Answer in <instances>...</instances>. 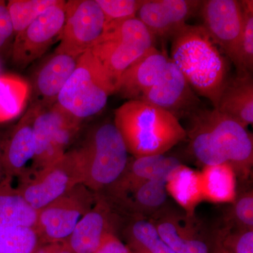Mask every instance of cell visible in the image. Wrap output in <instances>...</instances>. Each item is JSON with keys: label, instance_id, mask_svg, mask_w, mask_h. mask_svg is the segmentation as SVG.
<instances>
[{"label": "cell", "instance_id": "1", "mask_svg": "<svg viewBox=\"0 0 253 253\" xmlns=\"http://www.w3.org/2000/svg\"><path fill=\"white\" fill-rule=\"evenodd\" d=\"M186 131L195 157L204 166L228 163L246 181L253 164V139L247 128L217 109L199 110L189 116Z\"/></svg>", "mask_w": 253, "mask_h": 253}, {"label": "cell", "instance_id": "2", "mask_svg": "<svg viewBox=\"0 0 253 253\" xmlns=\"http://www.w3.org/2000/svg\"><path fill=\"white\" fill-rule=\"evenodd\" d=\"M172 40L171 60L195 93L217 109L229 81L226 56L202 25L186 24Z\"/></svg>", "mask_w": 253, "mask_h": 253}, {"label": "cell", "instance_id": "3", "mask_svg": "<svg viewBox=\"0 0 253 253\" xmlns=\"http://www.w3.org/2000/svg\"><path fill=\"white\" fill-rule=\"evenodd\" d=\"M113 123L134 158L165 154L187 136L175 116L140 99L118 108Z\"/></svg>", "mask_w": 253, "mask_h": 253}, {"label": "cell", "instance_id": "4", "mask_svg": "<svg viewBox=\"0 0 253 253\" xmlns=\"http://www.w3.org/2000/svg\"><path fill=\"white\" fill-rule=\"evenodd\" d=\"M76 150L83 171V184L95 194L114 184L129 161L124 139L112 123L95 126Z\"/></svg>", "mask_w": 253, "mask_h": 253}, {"label": "cell", "instance_id": "5", "mask_svg": "<svg viewBox=\"0 0 253 253\" xmlns=\"http://www.w3.org/2000/svg\"><path fill=\"white\" fill-rule=\"evenodd\" d=\"M115 90L114 83L107 71L88 50L80 56L77 66L61 89L56 103L73 117L83 121L104 109Z\"/></svg>", "mask_w": 253, "mask_h": 253}, {"label": "cell", "instance_id": "6", "mask_svg": "<svg viewBox=\"0 0 253 253\" xmlns=\"http://www.w3.org/2000/svg\"><path fill=\"white\" fill-rule=\"evenodd\" d=\"M154 41L144 25L134 18L106 26L104 34L90 51L116 86L126 68L154 46Z\"/></svg>", "mask_w": 253, "mask_h": 253}, {"label": "cell", "instance_id": "7", "mask_svg": "<svg viewBox=\"0 0 253 253\" xmlns=\"http://www.w3.org/2000/svg\"><path fill=\"white\" fill-rule=\"evenodd\" d=\"M17 187L32 207L39 211L83 184V171L76 149L68 151L54 163L33 172H25Z\"/></svg>", "mask_w": 253, "mask_h": 253}, {"label": "cell", "instance_id": "8", "mask_svg": "<svg viewBox=\"0 0 253 253\" xmlns=\"http://www.w3.org/2000/svg\"><path fill=\"white\" fill-rule=\"evenodd\" d=\"M96 199V194L81 184L38 211L33 229L41 244L66 241Z\"/></svg>", "mask_w": 253, "mask_h": 253}, {"label": "cell", "instance_id": "9", "mask_svg": "<svg viewBox=\"0 0 253 253\" xmlns=\"http://www.w3.org/2000/svg\"><path fill=\"white\" fill-rule=\"evenodd\" d=\"M81 122L57 103L48 107L40 106L33 125L36 151L33 171L49 166L67 152Z\"/></svg>", "mask_w": 253, "mask_h": 253}, {"label": "cell", "instance_id": "10", "mask_svg": "<svg viewBox=\"0 0 253 253\" xmlns=\"http://www.w3.org/2000/svg\"><path fill=\"white\" fill-rule=\"evenodd\" d=\"M106 19L96 0L66 2V21L57 51L81 56L104 34Z\"/></svg>", "mask_w": 253, "mask_h": 253}, {"label": "cell", "instance_id": "11", "mask_svg": "<svg viewBox=\"0 0 253 253\" xmlns=\"http://www.w3.org/2000/svg\"><path fill=\"white\" fill-rule=\"evenodd\" d=\"M66 2L58 0L36 21L15 36L11 55L16 66L26 68L34 62L60 38L66 21Z\"/></svg>", "mask_w": 253, "mask_h": 253}, {"label": "cell", "instance_id": "12", "mask_svg": "<svg viewBox=\"0 0 253 253\" xmlns=\"http://www.w3.org/2000/svg\"><path fill=\"white\" fill-rule=\"evenodd\" d=\"M202 26L213 42L236 66L243 23L241 1L206 0L199 10Z\"/></svg>", "mask_w": 253, "mask_h": 253}, {"label": "cell", "instance_id": "13", "mask_svg": "<svg viewBox=\"0 0 253 253\" xmlns=\"http://www.w3.org/2000/svg\"><path fill=\"white\" fill-rule=\"evenodd\" d=\"M139 99L168 111L177 119L189 117L201 108L198 95L170 59L158 81Z\"/></svg>", "mask_w": 253, "mask_h": 253}, {"label": "cell", "instance_id": "14", "mask_svg": "<svg viewBox=\"0 0 253 253\" xmlns=\"http://www.w3.org/2000/svg\"><path fill=\"white\" fill-rule=\"evenodd\" d=\"M78 221L66 242L72 253H94L110 234L121 231L126 219L101 195Z\"/></svg>", "mask_w": 253, "mask_h": 253}, {"label": "cell", "instance_id": "15", "mask_svg": "<svg viewBox=\"0 0 253 253\" xmlns=\"http://www.w3.org/2000/svg\"><path fill=\"white\" fill-rule=\"evenodd\" d=\"M199 0H144L136 18L156 38H172L199 12Z\"/></svg>", "mask_w": 253, "mask_h": 253}, {"label": "cell", "instance_id": "16", "mask_svg": "<svg viewBox=\"0 0 253 253\" xmlns=\"http://www.w3.org/2000/svg\"><path fill=\"white\" fill-rule=\"evenodd\" d=\"M163 241L175 253H210L202 226L195 216L167 208L149 218Z\"/></svg>", "mask_w": 253, "mask_h": 253}, {"label": "cell", "instance_id": "17", "mask_svg": "<svg viewBox=\"0 0 253 253\" xmlns=\"http://www.w3.org/2000/svg\"><path fill=\"white\" fill-rule=\"evenodd\" d=\"M101 195L126 219L150 218L166 207V183L148 181L121 191H104Z\"/></svg>", "mask_w": 253, "mask_h": 253}, {"label": "cell", "instance_id": "18", "mask_svg": "<svg viewBox=\"0 0 253 253\" xmlns=\"http://www.w3.org/2000/svg\"><path fill=\"white\" fill-rule=\"evenodd\" d=\"M81 56L56 50L42 64L33 82L35 105L48 107L56 104L63 86L74 72Z\"/></svg>", "mask_w": 253, "mask_h": 253}, {"label": "cell", "instance_id": "19", "mask_svg": "<svg viewBox=\"0 0 253 253\" xmlns=\"http://www.w3.org/2000/svg\"><path fill=\"white\" fill-rule=\"evenodd\" d=\"M40 106L32 104L19 120L11 134L4 139L2 166L4 176L14 178L26 172V166L33 160L36 151L34 125Z\"/></svg>", "mask_w": 253, "mask_h": 253}, {"label": "cell", "instance_id": "20", "mask_svg": "<svg viewBox=\"0 0 253 253\" xmlns=\"http://www.w3.org/2000/svg\"><path fill=\"white\" fill-rule=\"evenodd\" d=\"M169 58L153 46L126 68L116 83L115 93L129 100L139 99L161 76Z\"/></svg>", "mask_w": 253, "mask_h": 253}, {"label": "cell", "instance_id": "21", "mask_svg": "<svg viewBox=\"0 0 253 253\" xmlns=\"http://www.w3.org/2000/svg\"><path fill=\"white\" fill-rule=\"evenodd\" d=\"M181 165L177 158L165 154L134 158L131 161L129 160L124 172L118 180L102 192L129 189L148 181L166 183L172 172Z\"/></svg>", "mask_w": 253, "mask_h": 253}, {"label": "cell", "instance_id": "22", "mask_svg": "<svg viewBox=\"0 0 253 253\" xmlns=\"http://www.w3.org/2000/svg\"><path fill=\"white\" fill-rule=\"evenodd\" d=\"M247 128L253 123V80L251 73L229 79L217 109Z\"/></svg>", "mask_w": 253, "mask_h": 253}, {"label": "cell", "instance_id": "23", "mask_svg": "<svg viewBox=\"0 0 253 253\" xmlns=\"http://www.w3.org/2000/svg\"><path fill=\"white\" fill-rule=\"evenodd\" d=\"M12 178L4 176L0 182V229L34 227L38 211L12 185Z\"/></svg>", "mask_w": 253, "mask_h": 253}, {"label": "cell", "instance_id": "24", "mask_svg": "<svg viewBox=\"0 0 253 253\" xmlns=\"http://www.w3.org/2000/svg\"><path fill=\"white\" fill-rule=\"evenodd\" d=\"M166 189L188 216H195V210L204 201L201 173L182 164L169 176Z\"/></svg>", "mask_w": 253, "mask_h": 253}, {"label": "cell", "instance_id": "25", "mask_svg": "<svg viewBox=\"0 0 253 253\" xmlns=\"http://www.w3.org/2000/svg\"><path fill=\"white\" fill-rule=\"evenodd\" d=\"M201 173L204 201L231 204L236 196V176L229 163L204 166Z\"/></svg>", "mask_w": 253, "mask_h": 253}, {"label": "cell", "instance_id": "26", "mask_svg": "<svg viewBox=\"0 0 253 253\" xmlns=\"http://www.w3.org/2000/svg\"><path fill=\"white\" fill-rule=\"evenodd\" d=\"M121 231L136 253H175L163 241L149 218L126 219Z\"/></svg>", "mask_w": 253, "mask_h": 253}, {"label": "cell", "instance_id": "27", "mask_svg": "<svg viewBox=\"0 0 253 253\" xmlns=\"http://www.w3.org/2000/svg\"><path fill=\"white\" fill-rule=\"evenodd\" d=\"M31 93L27 82L15 76H0V123L18 117Z\"/></svg>", "mask_w": 253, "mask_h": 253}, {"label": "cell", "instance_id": "28", "mask_svg": "<svg viewBox=\"0 0 253 253\" xmlns=\"http://www.w3.org/2000/svg\"><path fill=\"white\" fill-rule=\"evenodd\" d=\"M42 245L33 228L0 229V253H37Z\"/></svg>", "mask_w": 253, "mask_h": 253}, {"label": "cell", "instance_id": "29", "mask_svg": "<svg viewBox=\"0 0 253 253\" xmlns=\"http://www.w3.org/2000/svg\"><path fill=\"white\" fill-rule=\"evenodd\" d=\"M58 0H10L6 3L14 37L28 27Z\"/></svg>", "mask_w": 253, "mask_h": 253}, {"label": "cell", "instance_id": "30", "mask_svg": "<svg viewBox=\"0 0 253 253\" xmlns=\"http://www.w3.org/2000/svg\"><path fill=\"white\" fill-rule=\"evenodd\" d=\"M243 23L238 51V74L251 73L253 70V1H241Z\"/></svg>", "mask_w": 253, "mask_h": 253}, {"label": "cell", "instance_id": "31", "mask_svg": "<svg viewBox=\"0 0 253 253\" xmlns=\"http://www.w3.org/2000/svg\"><path fill=\"white\" fill-rule=\"evenodd\" d=\"M214 236L216 247L226 253H253V229L224 226Z\"/></svg>", "mask_w": 253, "mask_h": 253}, {"label": "cell", "instance_id": "32", "mask_svg": "<svg viewBox=\"0 0 253 253\" xmlns=\"http://www.w3.org/2000/svg\"><path fill=\"white\" fill-rule=\"evenodd\" d=\"M226 213L224 226L239 229H253V190L236 192V199Z\"/></svg>", "mask_w": 253, "mask_h": 253}, {"label": "cell", "instance_id": "33", "mask_svg": "<svg viewBox=\"0 0 253 253\" xmlns=\"http://www.w3.org/2000/svg\"><path fill=\"white\" fill-rule=\"evenodd\" d=\"M104 13L106 26L136 18L144 0H96Z\"/></svg>", "mask_w": 253, "mask_h": 253}, {"label": "cell", "instance_id": "34", "mask_svg": "<svg viewBox=\"0 0 253 253\" xmlns=\"http://www.w3.org/2000/svg\"><path fill=\"white\" fill-rule=\"evenodd\" d=\"M13 37L14 38V28L7 4L0 0V50L9 44Z\"/></svg>", "mask_w": 253, "mask_h": 253}, {"label": "cell", "instance_id": "35", "mask_svg": "<svg viewBox=\"0 0 253 253\" xmlns=\"http://www.w3.org/2000/svg\"><path fill=\"white\" fill-rule=\"evenodd\" d=\"M94 253H132L127 246L123 244L117 235L110 234L103 241Z\"/></svg>", "mask_w": 253, "mask_h": 253}, {"label": "cell", "instance_id": "36", "mask_svg": "<svg viewBox=\"0 0 253 253\" xmlns=\"http://www.w3.org/2000/svg\"><path fill=\"white\" fill-rule=\"evenodd\" d=\"M37 253H72L66 241L42 244Z\"/></svg>", "mask_w": 253, "mask_h": 253}, {"label": "cell", "instance_id": "37", "mask_svg": "<svg viewBox=\"0 0 253 253\" xmlns=\"http://www.w3.org/2000/svg\"><path fill=\"white\" fill-rule=\"evenodd\" d=\"M5 138L2 136L0 135V182L4 178V170H3L2 166V151L3 146H4V141Z\"/></svg>", "mask_w": 253, "mask_h": 253}, {"label": "cell", "instance_id": "38", "mask_svg": "<svg viewBox=\"0 0 253 253\" xmlns=\"http://www.w3.org/2000/svg\"><path fill=\"white\" fill-rule=\"evenodd\" d=\"M215 247H216V246H215ZM214 253H226L225 252V251H223V250L219 249V248L216 247L215 251H214Z\"/></svg>", "mask_w": 253, "mask_h": 253}]
</instances>
